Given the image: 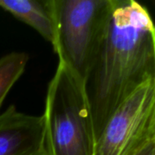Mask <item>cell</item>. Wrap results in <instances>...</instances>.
<instances>
[{"label":"cell","mask_w":155,"mask_h":155,"mask_svg":"<svg viewBox=\"0 0 155 155\" xmlns=\"http://www.w3.org/2000/svg\"><path fill=\"white\" fill-rule=\"evenodd\" d=\"M46 155H94L96 138L84 83L58 62L47 88L45 113Z\"/></svg>","instance_id":"7a4b0ae2"},{"label":"cell","mask_w":155,"mask_h":155,"mask_svg":"<svg viewBox=\"0 0 155 155\" xmlns=\"http://www.w3.org/2000/svg\"><path fill=\"white\" fill-rule=\"evenodd\" d=\"M155 141V80L114 112L98 137L94 155H136Z\"/></svg>","instance_id":"277c9868"},{"label":"cell","mask_w":155,"mask_h":155,"mask_svg":"<svg viewBox=\"0 0 155 155\" xmlns=\"http://www.w3.org/2000/svg\"><path fill=\"white\" fill-rule=\"evenodd\" d=\"M112 0H54L59 62L85 82L103 39Z\"/></svg>","instance_id":"3957f363"},{"label":"cell","mask_w":155,"mask_h":155,"mask_svg":"<svg viewBox=\"0 0 155 155\" xmlns=\"http://www.w3.org/2000/svg\"><path fill=\"white\" fill-rule=\"evenodd\" d=\"M136 155H155V141L144 147Z\"/></svg>","instance_id":"ba28073f"},{"label":"cell","mask_w":155,"mask_h":155,"mask_svg":"<svg viewBox=\"0 0 155 155\" xmlns=\"http://www.w3.org/2000/svg\"><path fill=\"white\" fill-rule=\"evenodd\" d=\"M29 61L24 52H12L0 58V109L9 91L23 74Z\"/></svg>","instance_id":"52a82bcc"},{"label":"cell","mask_w":155,"mask_h":155,"mask_svg":"<svg viewBox=\"0 0 155 155\" xmlns=\"http://www.w3.org/2000/svg\"><path fill=\"white\" fill-rule=\"evenodd\" d=\"M0 155H46L43 115H30L11 104L0 114Z\"/></svg>","instance_id":"5b68a950"},{"label":"cell","mask_w":155,"mask_h":155,"mask_svg":"<svg viewBox=\"0 0 155 155\" xmlns=\"http://www.w3.org/2000/svg\"><path fill=\"white\" fill-rule=\"evenodd\" d=\"M0 7L30 25L52 45H54V0H0Z\"/></svg>","instance_id":"8992f818"},{"label":"cell","mask_w":155,"mask_h":155,"mask_svg":"<svg viewBox=\"0 0 155 155\" xmlns=\"http://www.w3.org/2000/svg\"><path fill=\"white\" fill-rule=\"evenodd\" d=\"M155 80V23L133 0H112L108 23L84 82L96 141L120 105Z\"/></svg>","instance_id":"6da1fadb"}]
</instances>
